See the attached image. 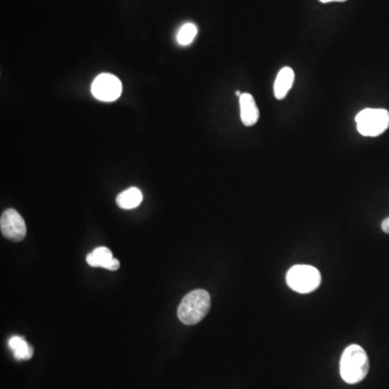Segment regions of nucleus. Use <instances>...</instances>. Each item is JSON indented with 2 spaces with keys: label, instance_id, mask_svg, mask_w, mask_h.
Segmentation results:
<instances>
[{
  "label": "nucleus",
  "instance_id": "f03ea898",
  "mask_svg": "<svg viewBox=\"0 0 389 389\" xmlns=\"http://www.w3.org/2000/svg\"><path fill=\"white\" fill-rule=\"evenodd\" d=\"M211 308V297L206 290L190 292L183 297L178 308L179 319L183 324L194 326L207 316Z\"/></svg>",
  "mask_w": 389,
  "mask_h": 389
},
{
  "label": "nucleus",
  "instance_id": "39448f33",
  "mask_svg": "<svg viewBox=\"0 0 389 389\" xmlns=\"http://www.w3.org/2000/svg\"><path fill=\"white\" fill-rule=\"evenodd\" d=\"M93 97L102 102H114L122 92V81L112 74H101L91 85Z\"/></svg>",
  "mask_w": 389,
  "mask_h": 389
},
{
  "label": "nucleus",
  "instance_id": "2eb2a0df",
  "mask_svg": "<svg viewBox=\"0 0 389 389\" xmlns=\"http://www.w3.org/2000/svg\"><path fill=\"white\" fill-rule=\"evenodd\" d=\"M319 1L322 3H344V1H347V0H319Z\"/></svg>",
  "mask_w": 389,
  "mask_h": 389
},
{
  "label": "nucleus",
  "instance_id": "ddd939ff",
  "mask_svg": "<svg viewBox=\"0 0 389 389\" xmlns=\"http://www.w3.org/2000/svg\"><path fill=\"white\" fill-rule=\"evenodd\" d=\"M119 266H120L119 260L114 258H113L112 262H110V266H108V268H107V270H112V272H115V270H118V268H119Z\"/></svg>",
  "mask_w": 389,
  "mask_h": 389
},
{
  "label": "nucleus",
  "instance_id": "6e6552de",
  "mask_svg": "<svg viewBox=\"0 0 389 389\" xmlns=\"http://www.w3.org/2000/svg\"><path fill=\"white\" fill-rule=\"evenodd\" d=\"M295 71L291 67L285 66L280 69L274 83V94L277 100H283L287 97L295 83Z\"/></svg>",
  "mask_w": 389,
  "mask_h": 389
},
{
  "label": "nucleus",
  "instance_id": "423d86ee",
  "mask_svg": "<svg viewBox=\"0 0 389 389\" xmlns=\"http://www.w3.org/2000/svg\"><path fill=\"white\" fill-rule=\"evenodd\" d=\"M0 229L5 238L19 242L26 236V225L24 220L15 209H8L0 217Z\"/></svg>",
  "mask_w": 389,
  "mask_h": 389
},
{
  "label": "nucleus",
  "instance_id": "9d476101",
  "mask_svg": "<svg viewBox=\"0 0 389 389\" xmlns=\"http://www.w3.org/2000/svg\"><path fill=\"white\" fill-rule=\"evenodd\" d=\"M113 256L112 251L105 247H99L94 249L92 252L89 253L87 256V263L92 267H102L107 270L112 262Z\"/></svg>",
  "mask_w": 389,
  "mask_h": 389
},
{
  "label": "nucleus",
  "instance_id": "9b49d317",
  "mask_svg": "<svg viewBox=\"0 0 389 389\" xmlns=\"http://www.w3.org/2000/svg\"><path fill=\"white\" fill-rule=\"evenodd\" d=\"M9 347L13 350L17 360H29L34 354L32 346L21 336H13L10 338Z\"/></svg>",
  "mask_w": 389,
  "mask_h": 389
},
{
  "label": "nucleus",
  "instance_id": "20e7f679",
  "mask_svg": "<svg viewBox=\"0 0 389 389\" xmlns=\"http://www.w3.org/2000/svg\"><path fill=\"white\" fill-rule=\"evenodd\" d=\"M287 285L293 291L306 295L318 289L321 275L317 268L309 265H295L287 272Z\"/></svg>",
  "mask_w": 389,
  "mask_h": 389
},
{
  "label": "nucleus",
  "instance_id": "dca6fc26",
  "mask_svg": "<svg viewBox=\"0 0 389 389\" xmlns=\"http://www.w3.org/2000/svg\"><path fill=\"white\" fill-rule=\"evenodd\" d=\"M236 95H237V97H240L241 95H242V92H241V91L237 90L236 91Z\"/></svg>",
  "mask_w": 389,
  "mask_h": 389
},
{
  "label": "nucleus",
  "instance_id": "4468645a",
  "mask_svg": "<svg viewBox=\"0 0 389 389\" xmlns=\"http://www.w3.org/2000/svg\"><path fill=\"white\" fill-rule=\"evenodd\" d=\"M382 231L384 233H389V217L382 222Z\"/></svg>",
  "mask_w": 389,
  "mask_h": 389
},
{
  "label": "nucleus",
  "instance_id": "f8f14e48",
  "mask_svg": "<svg viewBox=\"0 0 389 389\" xmlns=\"http://www.w3.org/2000/svg\"><path fill=\"white\" fill-rule=\"evenodd\" d=\"M198 28L194 23H186L179 29L176 40L181 46H188L197 36Z\"/></svg>",
  "mask_w": 389,
  "mask_h": 389
},
{
  "label": "nucleus",
  "instance_id": "7ed1b4c3",
  "mask_svg": "<svg viewBox=\"0 0 389 389\" xmlns=\"http://www.w3.org/2000/svg\"><path fill=\"white\" fill-rule=\"evenodd\" d=\"M357 130L361 135L375 138L389 128V112L384 108H365L356 116Z\"/></svg>",
  "mask_w": 389,
  "mask_h": 389
},
{
  "label": "nucleus",
  "instance_id": "f257e3e1",
  "mask_svg": "<svg viewBox=\"0 0 389 389\" xmlns=\"http://www.w3.org/2000/svg\"><path fill=\"white\" fill-rule=\"evenodd\" d=\"M369 358L361 346H348L340 357V376L347 384L361 382L369 372Z\"/></svg>",
  "mask_w": 389,
  "mask_h": 389
},
{
  "label": "nucleus",
  "instance_id": "0eeeda50",
  "mask_svg": "<svg viewBox=\"0 0 389 389\" xmlns=\"http://www.w3.org/2000/svg\"><path fill=\"white\" fill-rule=\"evenodd\" d=\"M240 104L241 122L246 126H252L258 122L260 118V110L252 94L250 93H242L239 97Z\"/></svg>",
  "mask_w": 389,
  "mask_h": 389
},
{
  "label": "nucleus",
  "instance_id": "1a4fd4ad",
  "mask_svg": "<svg viewBox=\"0 0 389 389\" xmlns=\"http://www.w3.org/2000/svg\"><path fill=\"white\" fill-rule=\"evenodd\" d=\"M142 201H143V194L139 188H130L124 190L116 198V204H118V207L124 210L139 207Z\"/></svg>",
  "mask_w": 389,
  "mask_h": 389
}]
</instances>
